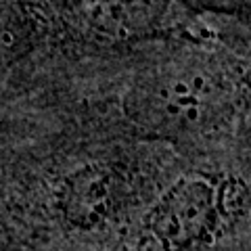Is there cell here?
Masks as SVG:
<instances>
[{
	"instance_id": "cell-1",
	"label": "cell",
	"mask_w": 251,
	"mask_h": 251,
	"mask_svg": "<svg viewBox=\"0 0 251 251\" xmlns=\"http://www.w3.org/2000/svg\"><path fill=\"white\" fill-rule=\"evenodd\" d=\"M234 82L222 67L174 61L134 84L126 113L143 132L159 138H193L216 130L234 109Z\"/></svg>"
},
{
	"instance_id": "cell-2",
	"label": "cell",
	"mask_w": 251,
	"mask_h": 251,
	"mask_svg": "<svg viewBox=\"0 0 251 251\" xmlns=\"http://www.w3.org/2000/svg\"><path fill=\"white\" fill-rule=\"evenodd\" d=\"M247 184L222 172L174 180L143 216V251H203L232 230L247 207Z\"/></svg>"
},
{
	"instance_id": "cell-3",
	"label": "cell",
	"mask_w": 251,
	"mask_h": 251,
	"mask_svg": "<svg viewBox=\"0 0 251 251\" xmlns=\"http://www.w3.org/2000/svg\"><path fill=\"white\" fill-rule=\"evenodd\" d=\"M138 184L122 161H88L63 178L57 193L61 220L72 230H107L134 207Z\"/></svg>"
},
{
	"instance_id": "cell-4",
	"label": "cell",
	"mask_w": 251,
	"mask_h": 251,
	"mask_svg": "<svg viewBox=\"0 0 251 251\" xmlns=\"http://www.w3.org/2000/svg\"><path fill=\"white\" fill-rule=\"evenodd\" d=\"M178 0H65L67 21L99 42H134L166 27Z\"/></svg>"
},
{
	"instance_id": "cell-5",
	"label": "cell",
	"mask_w": 251,
	"mask_h": 251,
	"mask_svg": "<svg viewBox=\"0 0 251 251\" xmlns=\"http://www.w3.org/2000/svg\"><path fill=\"white\" fill-rule=\"evenodd\" d=\"M191 13L222 15V17H249L251 0H178Z\"/></svg>"
}]
</instances>
